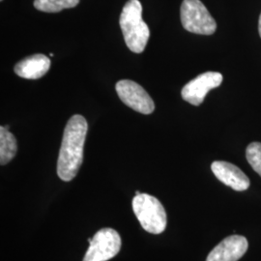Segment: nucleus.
<instances>
[{
  "mask_svg": "<svg viewBox=\"0 0 261 261\" xmlns=\"http://www.w3.org/2000/svg\"><path fill=\"white\" fill-rule=\"evenodd\" d=\"M87 130V121L80 114L72 116L66 125L57 161V174L63 181L73 180L83 164Z\"/></svg>",
  "mask_w": 261,
  "mask_h": 261,
  "instance_id": "1",
  "label": "nucleus"
},
{
  "mask_svg": "<svg viewBox=\"0 0 261 261\" xmlns=\"http://www.w3.org/2000/svg\"><path fill=\"white\" fill-rule=\"evenodd\" d=\"M119 24L127 47L133 53L141 54L149 40L148 25L142 19L140 0H129L122 9Z\"/></svg>",
  "mask_w": 261,
  "mask_h": 261,
  "instance_id": "2",
  "label": "nucleus"
},
{
  "mask_svg": "<svg viewBox=\"0 0 261 261\" xmlns=\"http://www.w3.org/2000/svg\"><path fill=\"white\" fill-rule=\"evenodd\" d=\"M133 210L142 228L152 234H160L167 227V213L155 196L140 194L133 199Z\"/></svg>",
  "mask_w": 261,
  "mask_h": 261,
  "instance_id": "3",
  "label": "nucleus"
},
{
  "mask_svg": "<svg viewBox=\"0 0 261 261\" xmlns=\"http://www.w3.org/2000/svg\"><path fill=\"white\" fill-rule=\"evenodd\" d=\"M181 22L187 31L212 35L217 29V23L200 0H184L180 10Z\"/></svg>",
  "mask_w": 261,
  "mask_h": 261,
  "instance_id": "4",
  "label": "nucleus"
},
{
  "mask_svg": "<svg viewBox=\"0 0 261 261\" xmlns=\"http://www.w3.org/2000/svg\"><path fill=\"white\" fill-rule=\"evenodd\" d=\"M89 248L84 261H108L114 257L121 249V237L112 228H102L93 238L88 239Z\"/></svg>",
  "mask_w": 261,
  "mask_h": 261,
  "instance_id": "5",
  "label": "nucleus"
},
{
  "mask_svg": "<svg viewBox=\"0 0 261 261\" xmlns=\"http://www.w3.org/2000/svg\"><path fill=\"white\" fill-rule=\"evenodd\" d=\"M115 89L122 102L134 111L142 114H151L154 112L155 105L152 98L140 84L123 80L116 84Z\"/></svg>",
  "mask_w": 261,
  "mask_h": 261,
  "instance_id": "6",
  "label": "nucleus"
},
{
  "mask_svg": "<svg viewBox=\"0 0 261 261\" xmlns=\"http://www.w3.org/2000/svg\"><path fill=\"white\" fill-rule=\"evenodd\" d=\"M222 83V74L218 72H206L197 75L183 87L181 91L182 98L193 106H199L204 101L207 93L220 86Z\"/></svg>",
  "mask_w": 261,
  "mask_h": 261,
  "instance_id": "7",
  "label": "nucleus"
},
{
  "mask_svg": "<svg viewBox=\"0 0 261 261\" xmlns=\"http://www.w3.org/2000/svg\"><path fill=\"white\" fill-rule=\"evenodd\" d=\"M248 240L241 235L226 237L208 254L206 261H237L246 253Z\"/></svg>",
  "mask_w": 261,
  "mask_h": 261,
  "instance_id": "8",
  "label": "nucleus"
},
{
  "mask_svg": "<svg viewBox=\"0 0 261 261\" xmlns=\"http://www.w3.org/2000/svg\"><path fill=\"white\" fill-rule=\"evenodd\" d=\"M211 169L224 185L232 188L235 191L242 192L250 187V179L242 170L230 163L216 161L211 165Z\"/></svg>",
  "mask_w": 261,
  "mask_h": 261,
  "instance_id": "9",
  "label": "nucleus"
},
{
  "mask_svg": "<svg viewBox=\"0 0 261 261\" xmlns=\"http://www.w3.org/2000/svg\"><path fill=\"white\" fill-rule=\"evenodd\" d=\"M50 68V60L44 55H33L17 63L14 71L17 75L28 79L38 80L46 75Z\"/></svg>",
  "mask_w": 261,
  "mask_h": 261,
  "instance_id": "10",
  "label": "nucleus"
},
{
  "mask_svg": "<svg viewBox=\"0 0 261 261\" xmlns=\"http://www.w3.org/2000/svg\"><path fill=\"white\" fill-rule=\"evenodd\" d=\"M17 140L6 127H0V164L4 166L12 161L17 154Z\"/></svg>",
  "mask_w": 261,
  "mask_h": 261,
  "instance_id": "11",
  "label": "nucleus"
},
{
  "mask_svg": "<svg viewBox=\"0 0 261 261\" xmlns=\"http://www.w3.org/2000/svg\"><path fill=\"white\" fill-rule=\"evenodd\" d=\"M79 3L80 0H34V7L45 13H58L74 8Z\"/></svg>",
  "mask_w": 261,
  "mask_h": 261,
  "instance_id": "12",
  "label": "nucleus"
},
{
  "mask_svg": "<svg viewBox=\"0 0 261 261\" xmlns=\"http://www.w3.org/2000/svg\"><path fill=\"white\" fill-rule=\"evenodd\" d=\"M246 157L253 170L261 176V143L252 142L246 150Z\"/></svg>",
  "mask_w": 261,
  "mask_h": 261,
  "instance_id": "13",
  "label": "nucleus"
},
{
  "mask_svg": "<svg viewBox=\"0 0 261 261\" xmlns=\"http://www.w3.org/2000/svg\"><path fill=\"white\" fill-rule=\"evenodd\" d=\"M258 31H259V35L261 37V14L260 17H259V21H258Z\"/></svg>",
  "mask_w": 261,
  "mask_h": 261,
  "instance_id": "14",
  "label": "nucleus"
},
{
  "mask_svg": "<svg viewBox=\"0 0 261 261\" xmlns=\"http://www.w3.org/2000/svg\"><path fill=\"white\" fill-rule=\"evenodd\" d=\"M139 195H140V193L139 191H137V192H136V196H139Z\"/></svg>",
  "mask_w": 261,
  "mask_h": 261,
  "instance_id": "15",
  "label": "nucleus"
},
{
  "mask_svg": "<svg viewBox=\"0 0 261 261\" xmlns=\"http://www.w3.org/2000/svg\"><path fill=\"white\" fill-rule=\"evenodd\" d=\"M1 1H2V0H1Z\"/></svg>",
  "mask_w": 261,
  "mask_h": 261,
  "instance_id": "16",
  "label": "nucleus"
}]
</instances>
